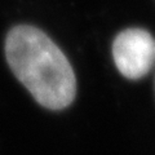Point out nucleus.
<instances>
[{"instance_id": "nucleus-1", "label": "nucleus", "mask_w": 155, "mask_h": 155, "mask_svg": "<svg viewBox=\"0 0 155 155\" xmlns=\"http://www.w3.org/2000/svg\"><path fill=\"white\" fill-rule=\"evenodd\" d=\"M7 62L35 101L49 110L70 106L76 94V78L70 61L40 28L14 26L5 38Z\"/></svg>"}, {"instance_id": "nucleus-2", "label": "nucleus", "mask_w": 155, "mask_h": 155, "mask_svg": "<svg viewBox=\"0 0 155 155\" xmlns=\"http://www.w3.org/2000/svg\"><path fill=\"white\" fill-rule=\"evenodd\" d=\"M113 57L116 69L124 78L141 79L155 65V39L145 28L123 30L114 39Z\"/></svg>"}]
</instances>
